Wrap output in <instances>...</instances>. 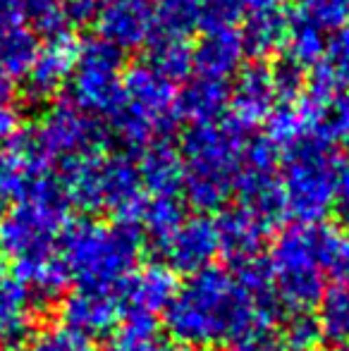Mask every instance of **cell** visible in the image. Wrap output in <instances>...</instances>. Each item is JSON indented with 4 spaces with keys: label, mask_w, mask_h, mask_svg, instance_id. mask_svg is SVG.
<instances>
[{
    "label": "cell",
    "mask_w": 349,
    "mask_h": 351,
    "mask_svg": "<svg viewBox=\"0 0 349 351\" xmlns=\"http://www.w3.org/2000/svg\"><path fill=\"white\" fill-rule=\"evenodd\" d=\"M278 311L258 304L232 270L210 268L189 275L165 311V328L177 347L234 344L252 325L275 320Z\"/></svg>",
    "instance_id": "obj_1"
},
{
    "label": "cell",
    "mask_w": 349,
    "mask_h": 351,
    "mask_svg": "<svg viewBox=\"0 0 349 351\" xmlns=\"http://www.w3.org/2000/svg\"><path fill=\"white\" fill-rule=\"evenodd\" d=\"M141 232L125 222L77 220L60 237V263L77 289L112 294L136 270Z\"/></svg>",
    "instance_id": "obj_2"
},
{
    "label": "cell",
    "mask_w": 349,
    "mask_h": 351,
    "mask_svg": "<svg viewBox=\"0 0 349 351\" xmlns=\"http://www.w3.org/2000/svg\"><path fill=\"white\" fill-rule=\"evenodd\" d=\"M247 132L232 120H215L208 125H191L182 136L184 191L189 206L201 210H220L234 194L242 170Z\"/></svg>",
    "instance_id": "obj_3"
},
{
    "label": "cell",
    "mask_w": 349,
    "mask_h": 351,
    "mask_svg": "<svg viewBox=\"0 0 349 351\" xmlns=\"http://www.w3.org/2000/svg\"><path fill=\"white\" fill-rule=\"evenodd\" d=\"M342 232L326 222L289 225L278 234L268 254L273 291L280 306L292 313H306L326 291L323 273L328 270Z\"/></svg>",
    "instance_id": "obj_4"
},
{
    "label": "cell",
    "mask_w": 349,
    "mask_h": 351,
    "mask_svg": "<svg viewBox=\"0 0 349 351\" xmlns=\"http://www.w3.org/2000/svg\"><path fill=\"white\" fill-rule=\"evenodd\" d=\"M60 184L67 204L86 213H112L117 222L134 227V220L146 201L139 172L125 153H86L62 162Z\"/></svg>",
    "instance_id": "obj_5"
},
{
    "label": "cell",
    "mask_w": 349,
    "mask_h": 351,
    "mask_svg": "<svg viewBox=\"0 0 349 351\" xmlns=\"http://www.w3.org/2000/svg\"><path fill=\"white\" fill-rule=\"evenodd\" d=\"M340 156L323 134L306 136L285 151L280 184L285 213L299 225H318L335 208L340 184Z\"/></svg>",
    "instance_id": "obj_6"
},
{
    "label": "cell",
    "mask_w": 349,
    "mask_h": 351,
    "mask_svg": "<svg viewBox=\"0 0 349 351\" xmlns=\"http://www.w3.org/2000/svg\"><path fill=\"white\" fill-rule=\"evenodd\" d=\"M177 93L175 84L146 62L125 67L120 106L110 117L115 139L130 151H144L149 143L163 141L180 122Z\"/></svg>",
    "instance_id": "obj_7"
},
{
    "label": "cell",
    "mask_w": 349,
    "mask_h": 351,
    "mask_svg": "<svg viewBox=\"0 0 349 351\" xmlns=\"http://www.w3.org/2000/svg\"><path fill=\"white\" fill-rule=\"evenodd\" d=\"M70 225V204L58 180L41 194L5 208L0 215V256L14 270L51 258Z\"/></svg>",
    "instance_id": "obj_8"
},
{
    "label": "cell",
    "mask_w": 349,
    "mask_h": 351,
    "mask_svg": "<svg viewBox=\"0 0 349 351\" xmlns=\"http://www.w3.org/2000/svg\"><path fill=\"white\" fill-rule=\"evenodd\" d=\"M125 62L117 48L101 38L82 43L77 67L70 79V103L93 117H108L120 106Z\"/></svg>",
    "instance_id": "obj_9"
},
{
    "label": "cell",
    "mask_w": 349,
    "mask_h": 351,
    "mask_svg": "<svg viewBox=\"0 0 349 351\" xmlns=\"http://www.w3.org/2000/svg\"><path fill=\"white\" fill-rule=\"evenodd\" d=\"M106 141V130L93 115H88L75 103H56L38 120L29 143L46 162H67L77 156L96 153Z\"/></svg>",
    "instance_id": "obj_10"
},
{
    "label": "cell",
    "mask_w": 349,
    "mask_h": 351,
    "mask_svg": "<svg viewBox=\"0 0 349 351\" xmlns=\"http://www.w3.org/2000/svg\"><path fill=\"white\" fill-rule=\"evenodd\" d=\"M93 27L101 41L125 51H139L160 29L158 0H98Z\"/></svg>",
    "instance_id": "obj_11"
},
{
    "label": "cell",
    "mask_w": 349,
    "mask_h": 351,
    "mask_svg": "<svg viewBox=\"0 0 349 351\" xmlns=\"http://www.w3.org/2000/svg\"><path fill=\"white\" fill-rule=\"evenodd\" d=\"M158 251L163 254L165 265L175 273L196 275L201 270L210 268L218 251V232L215 220L208 215H191L184 217L180 227L158 244Z\"/></svg>",
    "instance_id": "obj_12"
},
{
    "label": "cell",
    "mask_w": 349,
    "mask_h": 351,
    "mask_svg": "<svg viewBox=\"0 0 349 351\" xmlns=\"http://www.w3.org/2000/svg\"><path fill=\"white\" fill-rule=\"evenodd\" d=\"M82 43L72 34H58L51 36L43 46H38L34 62L27 77V96L34 103L51 101L62 86L72 79L77 67Z\"/></svg>",
    "instance_id": "obj_13"
},
{
    "label": "cell",
    "mask_w": 349,
    "mask_h": 351,
    "mask_svg": "<svg viewBox=\"0 0 349 351\" xmlns=\"http://www.w3.org/2000/svg\"><path fill=\"white\" fill-rule=\"evenodd\" d=\"M278 106L273 74L263 62H252L237 72V82L230 88V117L242 132L263 125Z\"/></svg>",
    "instance_id": "obj_14"
},
{
    "label": "cell",
    "mask_w": 349,
    "mask_h": 351,
    "mask_svg": "<svg viewBox=\"0 0 349 351\" xmlns=\"http://www.w3.org/2000/svg\"><path fill=\"white\" fill-rule=\"evenodd\" d=\"M270 227L273 225H268L265 220L242 208V206L223 210L215 220L218 251L232 265L249 263V261L258 258L270 234Z\"/></svg>",
    "instance_id": "obj_15"
},
{
    "label": "cell",
    "mask_w": 349,
    "mask_h": 351,
    "mask_svg": "<svg viewBox=\"0 0 349 351\" xmlns=\"http://www.w3.org/2000/svg\"><path fill=\"white\" fill-rule=\"evenodd\" d=\"M247 48H244L242 32L234 27L210 29L204 32L194 48H191V65L196 77L228 82L244 65Z\"/></svg>",
    "instance_id": "obj_16"
},
{
    "label": "cell",
    "mask_w": 349,
    "mask_h": 351,
    "mask_svg": "<svg viewBox=\"0 0 349 351\" xmlns=\"http://www.w3.org/2000/svg\"><path fill=\"white\" fill-rule=\"evenodd\" d=\"M158 10L160 27L189 36L194 29L232 27L242 5L239 0H158Z\"/></svg>",
    "instance_id": "obj_17"
},
{
    "label": "cell",
    "mask_w": 349,
    "mask_h": 351,
    "mask_svg": "<svg viewBox=\"0 0 349 351\" xmlns=\"http://www.w3.org/2000/svg\"><path fill=\"white\" fill-rule=\"evenodd\" d=\"M120 299L115 294H103V291L75 289L67 294L60 304V320L62 328L80 332L93 339L98 335H106L120 323Z\"/></svg>",
    "instance_id": "obj_18"
},
{
    "label": "cell",
    "mask_w": 349,
    "mask_h": 351,
    "mask_svg": "<svg viewBox=\"0 0 349 351\" xmlns=\"http://www.w3.org/2000/svg\"><path fill=\"white\" fill-rule=\"evenodd\" d=\"M120 291L130 304V313L156 315L170 308L180 291V282L175 270L165 263H146L132 273Z\"/></svg>",
    "instance_id": "obj_19"
},
{
    "label": "cell",
    "mask_w": 349,
    "mask_h": 351,
    "mask_svg": "<svg viewBox=\"0 0 349 351\" xmlns=\"http://www.w3.org/2000/svg\"><path fill=\"white\" fill-rule=\"evenodd\" d=\"M323 120H326V112L302 93L294 101H285L275 106V110L265 120L268 139L280 151H287L289 146L304 141L306 136L323 134Z\"/></svg>",
    "instance_id": "obj_20"
},
{
    "label": "cell",
    "mask_w": 349,
    "mask_h": 351,
    "mask_svg": "<svg viewBox=\"0 0 349 351\" xmlns=\"http://www.w3.org/2000/svg\"><path fill=\"white\" fill-rule=\"evenodd\" d=\"M234 194H237L242 208L258 215L268 225H273L275 220L285 215V199L278 167L242 165L237 184H234Z\"/></svg>",
    "instance_id": "obj_21"
},
{
    "label": "cell",
    "mask_w": 349,
    "mask_h": 351,
    "mask_svg": "<svg viewBox=\"0 0 349 351\" xmlns=\"http://www.w3.org/2000/svg\"><path fill=\"white\" fill-rule=\"evenodd\" d=\"M136 172H139L141 189H146L151 196H158V199H177L182 184H184L182 156L165 139L149 143L141 151Z\"/></svg>",
    "instance_id": "obj_22"
},
{
    "label": "cell",
    "mask_w": 349,
    "mask_h": 351,
    "mask_svg": "<svg viewBox=\"0 0 349 351\" xmlns=\"http://www.w3.org/2000/svg\"><path fill=\"white\" fill-rule=\"evenodd\" d=\"M230 103L228 82L196 77L177 93V110L180 120H189L191 125H208V122L223 120V112Z\"/></svg>",
    "instance_id": "obj_23"
},
{
    "label": "cell",
    "mask_w": 349,
    "mask_h": 351,
    "mask_svg": "<svg viewBox=\"0 0 349 351\" xmlns=\"http://www.w3.org/2000/svg\"><path fill=\"white\" fill-rule=\"evenodd\" d=\"M34 325V301L29 289L5 270L0 275V344L22 342Z\"/></svg>",
    "instance_id": "obj_24"
},
{
    "label": "cell",
    "mask_w": 349,
    "mask_h": 351,
    "mask_svg": "<svg viewBox=\"0 0 349 351\" xmlns=\"http://www.w3.org/2000/svg\"><path fill=\"white\" fill-rule=\"evenodd\" d=\"M146 48H149L146 65L154 72H158L163 79H168L170 84L182 82L194 70V65H191V48L194 46H191L189 36H184V34L160 27Z\"/></svg>",
    "instance_id": "obj_25"
},
{
    "label": "cell",
    "mask_w": 349,
    "mask_h": 351,
    "mask_svg": "<svg viewBox=\"0 0 349 351\" xmlns=\"http://www.w3.org/2000/svg\"><path fill=\"white\" fill-rule=\"evenodd\" d=\"M106 351H186L163 339L154 315L127 313L106 339Z\"/></svg>",
    "instance_id": "obj_26"
},
{
    "label": "cell",
    "mask_w": 349,
    "mask_h": 351,
    "mask_svg": "<svg viewBox=\"0 0 349 351\" xmlns=\"http://www.w3.org/2000/svg\"><path fill=\"white\" fill-rule=\"evenodd\" d=\"M289 32V17L282 10H263L252 12L242 29L244 48L247 53H254L256 58L273 56L278 51H285Z\"/></svg>",
    "instance_id": "obj_27"
},
{
    "label": "cell",
    "mask_w": 349,
    "mask_h": 351,
    "mask_svg": "<svg viewBox=\"0 0 349 351\" xmlns=\"http://www.w3.org/2000/svg\"><path fill=\"white\" fill-rule=\"evenodd\" d=\"M36 51V36L22 24L0 29V82L12 86V82L27 77Z\"/></svg>",
    "instance_id": "obj_28"
},
{
    "label": "cell",
    "mask_w": 349,
    "mask_h": 351,
    "mask_svg": "<svg viewBox=\"0 0 349 351\" xmlns=\"http://www.w3.org/2000/svg\"><path fill=\"white\" fill-rule=\"evenodd\" d=\"M285 53L287 60L299 65L302 70L316 67L323 62V56L328 53L326 34L318 29L313 22H309L304 14H294L289 17V32L287 41H285Z\"/></svg>",
    "instance_id": "obj_29"
},
{
    "label": "cell",
    "mask_w": 349,
    "mask_h": 351,
    "mask_svg": "<svg viewBox=\"0 0 349 351\" xmlns=\"http://www.w3.org/2000/svg\"><path fill=\"white\" fill-rule=\"evenodd\" d=\"M184 222V208L177 199H158L151 196L141 204V210L134 220V227L141 234H149L154 244H163L177 227Z\"/></svg>",
    "instance_id": "obj_30"
},
{
    "label": "cell",
    "mask_w": 349,
    "mask_h": 351,
    "mask_svg": "<svg viewBox=\"0 0 349 351\" xmlns=\"http://www.w3.org/2000/svg\"><path fill=\"white\" fill-rule=\"evenodd\" d=\"M316 306V323L321 337L333 344L349 342V287L335 285L326 289Z\"/></svg>",
    "instance_id": "obj_31"
},
{
    "label": "cell",
    "mask_w": 349,
    "mask_h": 351,
    "mask_svg": "<svg viewBox=\"0 0 349 351\" xmlns=\"http://www.w3.org/2000/svg\"><path fill=\"white\" fill-rule=\"evenodd\" d=\"M19 8H22V19H27L34 32L48 38L65 34L67 14L62 0H19Z\"/></svg>",
    "instance_id": "obj_32"
},
{
    "label": "cell",
    "mask_w": 349,
    "mask_h": 351,
    "mask_svg": "<svg viewBox=\"0 0 349 351\" xmlns=\"http://www.w3.org/2000/svg\"><path fill=\"white\" fill-rule=\"evenodd\" d=\"M280 339L282 349L289 351H318L321 344V330H318L316 315L306 313H292L285 325L280 328Z\"/></svg>",
    "instance_id": "obj_33"
},
{
    "label": "cell",
    "mask_w": 349,
    "mask_h": 351,
    "mask_svg": "<svg viewBox=\"0 0 349 351\" xmlns=\"http://www.w3.org/2000/svg\"><path fill=\"white\" fill-rule=\"evenodd\" d=\"M318 29L340 32L349 24V0H302V12Z\"/></svg>",
    "instance_id": "obj_34"
},
{
    "label": "cell",
    "mask_w": 349,
    "mask_h": 351,
    "mask_svg": "<svg viewBox=\"0 0 349 351\" xmlns=\"http://www.w3.org/2000/svg\"><path fill=\"white\" fill-rule=\"evenodd\" d=\"M27 351H93V342L67 328H48L34 335Z\"/></svg>",
    "instance_id": "obj_35"
},
{
    "label": "cell",
    "mask_w": 349,
    "mask_h": 351,
    "mask_svg": "<svg viewBox=\"0 0 349 351\" xmlns=\"http://www.w3.org/2000/svg\"><path fill=\"white\" fill-rule=\"evenodd\" d=\"M273 74V86H275V96H278V103L285 101H294L304 93L306 88V70H302L299 65L289 62L285 58L278 67L270 70Z\"/></svg>",
    "instance_id": "obj_36"
},
{
    "label": "cell",
    "mask_w": 349,
    "mask_h": 351,
    "mask_svg": "<svg viewBox=\"0 0 349 351\" xmlns=\"http://www.w3.org/2000/svg\"><path fill=\"white\" fill-rule=\"evenodd\" d=\"M232 347L234 351H285L275 320H261L252 325Z\"/></svg>",
    "instance_id": "obj_37"
},
{
    "label": "cell",
    "mask_w": 349,
    "mask_h": 351,
    "mask_svg": "<svg viewBox=\"0 0 349 351\" xmlns=\"http://www.w3.org/2000/svg\"><path fill=\"white\" fill-rule=\"evenodd\" d=\"M328 65L337 72L342 82H349V24L342 27L328 43Z\"/></svg>",
    "instance_id": "obj_38"
},
{
    "label": "cell",
    "mask_w": 349,
    "mask_h": 351,
    "mask_svg": "<svg viewBox=\"0 0 349 351\" xmlns=\"http://www.w3.org/2000/svg\"><path fill=\"white\" fill-rule=\"evenodd\" d=\"M19 130H22L19 110L10 106V103H0V148L10 146L14 139H19Z\"/></svg>",
    "instance_id": "obj_39"
},
{
    "label": "cell",
    "mask_w": 349,
    "mask_h": 351,
    "mask_svg": "<svg viewBox=\"0 0 349 351\" xmlns=\"http://www.w3.org/2000/svg\"><path fill=\"white\" fill-rule=\"evenodd\" d=\"M326 273H330L337 280V285L349 287V237L347 234H342V239L337 241Z\"/></svg>",
    "instance_id": "obj_40"
},
{
    "label": "cell",
    "mask_w": 349,
    "mask_h": 351,
    "mask_svg": "<svg viewBox=\"0 0 349 351\" xmlns=\"http://www.w3.org/2000/svg\"><path fill=\"white\" fill-rule=\"evenodd\" d=\"M98 0H62L67 22H84L93 14Z\"/></svg>",
    "instance_id": "obj_41"
},
{
    "label": "cell",
    "mask_w": 349,
    "mask_h": 351,
    "mask_svg": "<svg viewBox=\"0 0 349 351\" xmlns=\"http://www.w3.org/2000/svg\"><path fill=\"white\" fill-rule=\"evenodd\" d=\"M19 22H22L19 0H0V29L17 27Z\"/></svg>",
    "instance_id": "obj_42"
},
{
    "label": "cell",
    "mask_w": 349,
    "mask_h": 351,
    "mask_svg": "<svg viewBox=\"0 0 349 351\" xmlns=\"http://www.w3.org/2000/svg\"><path fill=\"white\" fill-rule=\"evenodd\" d=\"M335 206H337V213H340L342 222H345V227H349V167L342 170V175H340Z\"/></svg>",
    "instance_id": "obj_43"
},
{
    "label": "cell",
    "mask_w": 349,
    "mask_h": 351,
    "mask_svg": "<svg viewBox=\"0 0 349 351\" xmlns=\"http://www.w3.org/2000/svg\"><path fill=\"white\" fill-rule=\"evenodd\" d=\"M287 0H239L242 8H249L252 12H263V10H280Z\"/></svg>",
    "instance_id": "obj_44"
},
{
    "label": "cell",
    "mask_w": 349,
    "mask_h": 351,
    "mask_svg": "<svg viewBox=\"0 0 349 351\" xmlns=\"http://www.w3.org/2000/svg\"><path fill=\"white\" fill-rule=\"evenodd\" d=\"M8 98H10V86L0 82V103H8Z\"/></svg>",
    "instance_id": "obj_45"
},
{
    "label": "cell",
    "mask_w": 349,
    "mask_h": 351,
    "mask_svg": "<svg viewBox=\"0 0 349 351\" xmlns=\"http://www.w3.org/2000/svg\"><path fill=\"white\" fill-rule=\"evenodd\" d=\"M5 273V268H3V265H0V275H3Z\"/></svg>",
    "instance_id": "obj_46"
},
{
    "label": "cell",
    "mask_w": 349,
    "mask_h": 351,
    "mask_svg": "<svg viewBox=\"0 0 349 351\" xmlns=\"http://www.w3.org/2000/svg\"><path fill=\"white\" fill-rule=\"evenodd\" d=\"M0 351H10V349L8 347H0Z\"/></svg>",
    "instance_id": "obj_47"
},
{
    "label": "cell",
    "mask_w": 349,
    "mask_h": 351,
    "mask_svg": "<svg viewBox=\"0 0 349 351\" xmlns=\"http://www.w3.org/2000/svg\"><path fill=\"white\" fill-rule=\"evenodd\" d=\"M345 141H347V146H349V134H347V139H345Z\"/></svg>",
    "instance_id": "obj_48"
},
{
    "label": "cell",
    "mask_w": 349,
    "mask_h": 351,
    "mask_svg": "<svg viewBox=\"0 0 349 351\" xmlns=\"http://www.w3.org/2000/svg\"><path fill=\"white\" fill-rule=\"evenodd\" d=\"M337 351H349V349H337Z\"/></svg>",
    "instance_id": "obj_49"
},
{
    "label": "cell",
    "mask_w": 349,
    "mask_h": 351,
    "mask_svg": "<svg viewBox=\"0 0 349 351\" xmlns=\"http://www.w3.org/2000/svg\"><path fill=\"white\" fill-rule=\"evenodd\" d=\"M206 351H213V349H206Z\"/></svg>",
    "instance_id": "obj_50"
}]
</instances>
